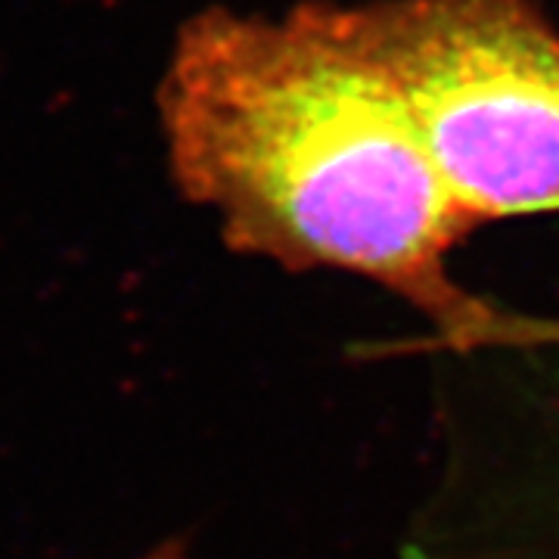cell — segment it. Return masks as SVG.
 I'll use <instances>...</instances> for the list:
<instances>
[{
    "mask_svg": "<svg viewBox=\"0 0 559 559\" xmlns=\"http://www.w3.org/2000/svg\"><path fill=\"white\" fill-rule=\"evenodd\" d=\"M171 178L237 252L373 280L451 336L491 305L451 280L479 230L355 3L283 16L205 10L180 28L159 91Z\"/></svg>",
    "mask_w": 559,
    "mask_h": 559,
    "instance_id": "obj_1",
    "label": "cell"
},
{
    "mask_svg": "<svg viewBox=\"0 0 559 559\" xmlns=\"http://www.w3.org/2000/svg\"><path fill=\"white\" fill-rule=\"evenodd\" d=\"M469 221L559 209V28L535 0L355 3Z\"/></svg>",
    "mask_w": 559,
    "mask_h": 559,
    "instance_id": "obj_2",
    "label": "cell"
},
{
    "mask_svg": "<svg viewBox=\"0 0 559 559\" xmlns=\"http://www.w3.org/2000/svg\"><path fill=\"white\" fill-rule=\"evenodd\" d=\"M479 345L485 352L491 348H559V318H528L516 311L500 308L495 318L481 326Z\"/></svg>",
    "mask_w": 559,
    "mask_h": 559,
    "instance_id": "obj_3",
    "label": "cell"
}]
</instances>
